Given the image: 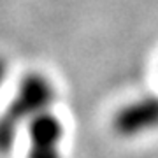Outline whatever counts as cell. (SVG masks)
<instances>
[{
	"mask_svg": "<svg viewBox=\"0 0 158 158\" xmlns=\"http://www.w3.org/2000/svg\"><path fill=\"white\" fill-rule=\"evenodd\" d=\"M55 102V86L48 76L30 72L21 79L6 113L0 116V153L14 146L18 132L28 127L39 114L49 111Z\"/></svg>",
	"mask_w": 158,
	"mask_h": 158,
	"instance_id": "1",
	"label": "cell"
},
{
	"mask_svg": "<svg viewBox=\"0 0 158 158\" xmlns=\"http://www.w3.org/2000/svg\"><path fill=\"white\" fill-rule=\"evenodd\" d=\"M158 128V95H146L125 104L113 118V130L132 139Z\"/></svg>",
	"mask_w": 158,
	"mask_h": 158,
	"instance_id": "2",
	"label": "cell"
},
{
	"mask_svg": "<svg viewBox=\"0 0 158 158\" xmlns=\"http://www.w3.org/2000/svg\"><path fill=\"white\" fill-rule=\"evenodd\" d=\"M28 158H62L63 125L51 113L39 114L27 127Z\"/></svg>",
	"mask_w": 158,
	"mask_h": 158,
	"instance_id": "3",
	"label": "cell"
},
{
	"mask_svg": "<svg viewBox=\"0 0 158 158\" xmlns=\"http://www.w3.org/2000/svg\"><path fill=\"white\" fill-rule=\"evenodd\" d=\"M6 76H7V62L0 56V86L6 81Z\"/></svg>",
	"mask_w": 158,
	"mask_h": 158,
	"instance_id": "4",
	"label": "cell"
}]
</instances>
